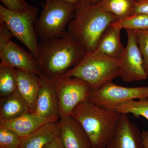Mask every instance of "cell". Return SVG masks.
Masks as SVG:
<instances>
[{
  "mask_svg": "<svg viewBox=\"0 0 148 148\" xmlns=\"http://www.w3.org/2000/svg\"><path fill=\"white\" fill-rule=\"evenodd\" d=\"M35 30L40 40L61 38L67 34L68 24L74 16L76 6L61 0H51L43 5Z\"/></svg>",
  "mask_w": 148,
  "mask_h": 148,
  "instance_id": "5b68a950",
  "label": "cell"
},
{
  "mask_svg": "<svg viewBox=\"0 0 148 148\" xmlns=\"http://www.w3.org/2000/svg\"><path fill=\"white\" fill-rule=\"evenodd\" d=\"M60 117L71 116L74 109L83 101L89 100L92 89L88 83L65 75L54 79Z\"/></svg>",
  "mask_w": 148,
  "mask_h": 148,
  "instance_id": "52a82bcc",
  "label": "cell"
},
{
  "mask_svg": "<svg viewBox=\"0 0 148 148\" xmlns=\"http://www.w3.org/2000/svg\"><path fill=\"white\" fill-rule=\"evenodd\" d=\"M143 98H148L147 86L123 87L110 81L91 92L89 101L101 108L114 111L123 102Z\"/></svg>",
  "mask_w": 148,
  "mask_h": 148,
  "instance_id": "ba28073f",
  "label": "cell"
},
{
  "mask_svg": "<svg viewBox=\"0 0 148 148\" xmlns=\"http://www.w3.org/2000/svg\"><path fill=\"white\" fill-rule=\"evenodd\" d=\"M125 30L127 42L124 52L119 59V77L126 82L147 79L148 76L133 30Z\"/></svg>",
  "mask_w": 148,
  "mask_h": 148,
  "instance_id": "9c48e42d",
  "label": "cell"
},
{
  "mask_svg": "<svg viewBox=\"0 0 148 148\" xmlns=\"http://www.w3.org/2000/svg\"><path fill=\"white\" fill-rule=\"evenodd\" d=\"M3 6L9 10L14 12H24L28 10L31 5L25 0H1Z\"/></svg>",
  "mask_w": 148,
  "mask_h": 148,
  "instance_id": "d4e9b609",
  "label": "cell"
},
{
  "mask_svg": "<svg viewBox=\"0 0 148 148\" xmlns=\"http://www.w3.org/2000/svg\"><path fill=\"white\" fill-rule=\"evenodd\" d=\"M42 148H64L60 136L46 145Z\"/></svg>",
  "mask_w": 148,
  "mask_h": 148,
  "instance_id": "83f0119b",
  "label": "cell"
},
{
  "mask_svg": "<svg viewBox=\"0 0 148 148\" xmlns=\"http://www.w3.org/2000/svg\"><path fill=\"white\" fill-rule=\"evenodd\" d=\"M117 20L115 16L104 10L98 4L82 0L76 6L67 32L86 52H90L97 48L104 31Z\"/></svg>",
  "mask_w": 148,
  "mask_h": 148,
  "instance_id": "7a4b0ae2",
  "label": "cell"
},
{
  "mask_svg": "<svg viewBox=\"0 0 148 148\" xmlns=\"http://www.w3.org/2000/svg\"><path fill=\"white\" fill-rule=\"evenodd\" d=\"M60 138L64 148H92L82 125L71 116L60 117Z\"/></svg>",
  "mask_w": 148,
  "mask_h": 148,
  "instance_id": "4fadbf2b",
  "label": "cell"
},
{
  "mask_svg": "<svg viewBox=\"0 0 148 148\" xmlns=\"http://www.w3.org/2000/svg\"><path fill=\"white\" fill-rule=\"evenodd\" d=\"M58 120L42 117L34 112L29 111L14 119L0 120V126L13 130L23 138L34 132L47 123Z\"/></svg>",
  "mask_w": 148,
  "mask_h": 148,
  "instance_id": "5bb4252c",
  "label": "cell"
},
{
  "mask_svg": "<svg viewBox=\"0 0 148 148\" xmlns=\"http://www.w3.org/2000/svg\"><path fill=\"white\" fill-rule=\"evenodd\" d=\"M60 135L59 120L49 122L22 138L19 148H42Z\"/></svg>",
  "mask_w": 148,
  "mask_h": 148,
  "instance_id": "9a60e30c",
  "label": "cell"
},
{
  "mask_svg": "<svg viewBox=\"0 0 148 148\" xmlns=\"http://www.w3.org/2000/svg\"><path fill=\"white\" fill-rule=\"evenodd\" d=\"M136 1H138V0H136Z\"/></svg>",
  "mask_w": 148,
  "mask_h": 148,
  "instance_id": "d6a6232c",
  "label": "cell"
},
{
  "mask_svg": "<svg viewBox=\"0 0 148 148\" xmlns=\"http://www.w3.org/2000/svg\"><path fill=\"white\" fill-rule=\"evenodd\" d=\"M51 1V0H46V3L49 2L50 1Z\"/></svg>",
  "mask_w": 148,
  "mask_h": 148,
  "instance_id": "1f68e13d",
  "label": "cell"
},
{
  "mask_svg": "<svg viewBox=\"0 0 148 148\" xmlns=\"http://www.w3.org/2000/svg\"><path fill=\"white\" fill-rule=\"evenodd\" d=\"M30 111L29 106L16 89L0 99V120L16 118Z\"/></svg>",
  "mask_w": 148,
  "mask_h": 148,
  "instance_id": "ac0fdd59",
  "label": "cell"
},
{
  "mask_svg": "<svg viewBox=\"0 0 148 148\" xmlns=\"http://www.w3.org/2000/svg\"><path fill=\"white\" fill-rule=\"evenodd\" d=\"M121 29L132 30H148V14H134L111 24Z\"/></svg>",
  "mask_w": 148,
  "mask_h": 148,
  "instance_id": "7402d4cb",
  "label": "cell"
},
{
  "mask_svg": "<svg viewBox=\"0 0 148 148\" xmlns=\"http://www.w3.org/2000/svg\"><path fill=\"white\" fill-rule=\"evenodd\" d=\"M142 134L144 147L148 148V130H142Z\"/></svg>",
  "mask_w": 148,
  "mask_h": 148,
  "instance_id": "f1b7e54d",
  "label": "cell"
},
{
  "mask_svg": "<svg viewBox=\"0 0 148 148\" xmlns=\"http://www.w3.org/2000/svg\"><path fill=\"white\" fill-rule=\"evenodd\" d=\"M17 79L18 91L27 102L30 111L34 112L40 86L39 76L17 69Z\"/></svg>",
  "mask_w": 148,
  "mask_h": 148,
  "instance_id": "e0dca14e",
  "label": "cell"
},
{
  "mask_svg": "<svg viewBox=\"0 0 148 148\" xmlns=\"http://www.w3.org/2000/svg\"><path fill=\"white\" fill-rule=\"evenodd\" d=\"M61 1L69 4L76 6L82 0H61Z\"/></svg>",
  "mask_w": 148,
  "mask_h": 148,
  "instance_id": "f546056e",
  "label": "cell"
},
{
  "mask_svg": "<svg viewBox=\"0 0 148 148\" xmlns=\"http://www.w3.org/2000/svg\"><path fill=\"white\" fill-rule=\"evenodd\" d=\"M143 60L144 67L148 76V30H133Z\"/></svg>",
  "mask_w": 148,
  "mask_h": 148,
  "instance_id": "cb8c5ba5",
  "label": "cell"
},
{
  "mask_svg": "<svg viewBox=\"0 0 148 148\" xmlns=\"http://www.w3.org/2000/svg\"><path fill=\"white\" fill-rule=\"evenodd\" d=\"M121 29L112 25L109 26L101 35L96 49L109 57L119 60L125 49L121 41Z\"/></svg>",
  "mask_w": 148,
  "mask_h": 148,
  "instance_id": "2e32d148",
  "label": "cell"
},
{
  "mask_svg": "<svg viewBox=\"0 0 148 148\" xmlns=\"http://www.w3.org/2000/svg\"><path fill=\"white\" fill-rule=\"evenodd\" d=\"M22 140L13 130L0 126V148H19Z\"/></svg>",
  "mask_w": 148,
  "mask_h": 148,
  "instance_id": "603a6c76",
  "label": "cell"
},
{
  "mask_svg": "<svg viewBox=\"0 0 148 148\" xmlns=\"http://www.w3.org/2000/svg\"><path fill=\"white\" fill-rule=\"evenodd\" d=\"M136 0H100L98 4L108 13L121 20L135 14ZM117 20V21H118Z\"/></svg>",
  "mask_w": 148,
  "mask_h": 148,
  "instance_id": "d6986e66",
  "label": "cell"
},
{
  "mask_svg": "<svg viewBox=\"0 0 148 148\" xmlns=\"http://www.w3.org/2000/svg\"><path fill=\"white\" fill-rule=\"evenodd\" d=\"M39 76L40 86L34 112L42 117L59 119L54 79L49 78L42 74Z\"/></svg>",
  "mask_w": 148,
  "mask_h": 148,
  "instance_id": "30bf717a",
  "label": "cell"
},
{
  "mask_svg": "<svg viewBox=\"0 0 148 148\" xmlns=\"http://www.w3.org/2000/svg\"><path fill=\"white\" fill-rule=\"evenodd\" d=\"M38 10L31 5L24 12L11 11L0 5V21L5 23L13 35L26 46L38 61L39 42L35 26Z\"/></svg>",
  "mask_w": 148,
  "mask_h": 148,
  "instance_id": "8992f818",
  "label": "cell"
},
{
  "mask_svg": "<svg viewBox=\"0 0 148 148\" xmlns=\"http://www.w3.org/2000/svg\"><path fill=\"white\" fill-rule=\"evenodd\" d=\"M114 111L121 114H131L136 117H144L148 120V98L125 101L117 106Z\"/></svg>",
  "mask_w": 148,
  "mask_h": 148,
  "instance_id": "ffe728a7",
  "label": "cell"
},
{
  "mask_svg": "<svg viewBox=\"0 0 148 148\" xmlns=\"http://www.w3.org/2000/svg\"><path fill=\"white\" fill-rule=\"evenodd\" d=\"M17 89V69L0 64L1 98L10 95Z\"/></svg>",
  "mask_w": 148,
  "mask_h": 148,
  "instance_id": "44dd1931",
  "label": "cell"
},
{
  "mask_svg": "<svg viewBox=\"0 0 148 148\" xmlns=\"http://www.w3.org/2000/svg\"><path fill=\"white\" fill-rule=\"evenodd\" d=\"M71 116L82 125L92 148H104L113 135L121 114L101 108L87 100L79 104Z\"/></svg>",
  "mask_w": 148,
  "mask_h": 148,
  "instance_id": "3957f363",
  "label": "cell"
},
{
  "mask_svg": "<svg viewBox=\"0 0 148 148\" xmlns=\"http://www.w3.org/2000/svg\"><path fill=\"white\" fill-rule=\"evenodd\" d=\"M104 148H145L142 131L127 114H121L113 135Z\"/></svg>",
  "mask_w": 148,
  "mask_h": 148,
  "instance_id": "7c38bea8",
  "label": "cell"
},
{
  "mask_svg": "<svg viewBox=\"0 0 148 148\" xmlns=\"http://www.w3.org/2000/svg\"><path fill=\"white\" fill-rule=\"evenodd\" d=\"M86 52L67 33L61 38L40 41L38 63L42 74L55 79L77 66Z\"/></svg>",
  "mask_w": 148,
  "mask_h": 148,
  "instance_id": "6da1fadb",
  "label": "cell"
},
{
  "mask_svg": "<svg viewBox=\"0 0 148 148\" xmlns=\"http://www.w3.org/2000/svg\"><path fill=\"white\" fill-rule=\"evenodd\" d=\"M1 64L40 76L42 73L38 61L32 53L10 41L0 51Z\"/></svg>",
  "mask_w": 148,
  "mask_h": 148,
  "instance_id": "8fae6325",
  "label": "cell"
},
{
  "mask_svg": "<svg viewBox=\"0 0 148 148\" xmlns=\"http://www.w3.org/2000/svg\"><path fill=\"white\" fill-rule=\"evenodd\" d=\"M64 75L83 80L93 92L119 76V60L95 49L86 52L80 62Z\"/></svg>",
  "mask_w": 148,
  "mask_h": 148,
  "instance_id": "277c9868",
  "label": "cell"
},
{
  "mask_svg": "<svg viewBox=\"0 0 148 148\" xmlns=\"http://www.w3.org/2000/svg\"><path fill=\"white\" fill-rule=\"evenodd\" d=\"M135 14H148V0H138L135 4Z\"/></svg>",
  "mask_w": 148,
  "mask_h": 148,
  "instance_id": "4316f807",
  "label": "cell"
},
{
  "mask_svg": "<svg viewBox=\"0 0 148 148\" xmlns=\"http://www.w3.org/2000/svg\"><path fill=\"white\" fill-rule=\"evenodd\" d=\"M13 35L5 23L0 21V51L11 41Z\"/></svg>",
  "mask_w": 148,
  "mask_h": 148,
  "instance_id": "484cf974",
  "label": "cell"
},
{
  "mask_svg": "<svg viewBox=\"0 0 148 148\" xmlns=\"http://www.w3.org/2000/svg\"><path fill=\"white\" fill-rule=\"evenodd\" d=\"M86 1H87L90 3H92L96 4L100 0H86Z\"/></svg>",
  "mask_w": 148,
  "mask_h": 148,
  "instance_id": "4dcf8cb0",
  "label": "cell"
}]
</instances>
